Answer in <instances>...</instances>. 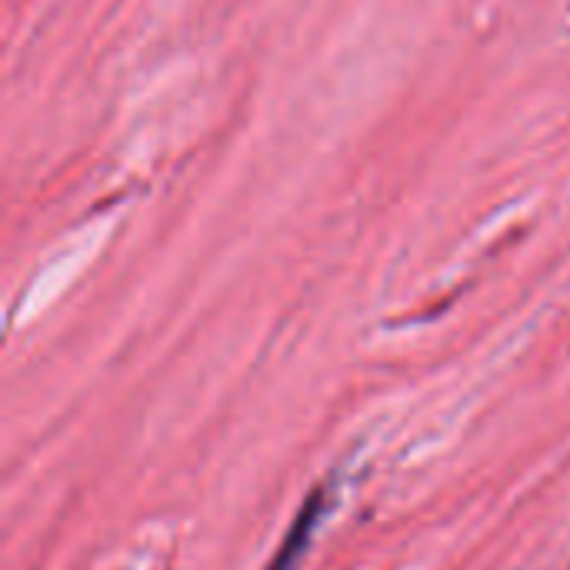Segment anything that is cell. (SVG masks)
I'll return each instance as SVG.
<instances>
[{
	"label": "cell",
	"mask_w": 570,
	"mask_h": 570,
	"mask_svg": "<svg viewBox=\"0 0 570 570\" xmlns=\"http://www.w3.org/2000/svg\"><path fill=\"white\" fill-rule=\"evenodd\" d=\"M327 508H331V484H317V488L307 494V501L301 504V511H297V518H294L287 538L281 541L277 554L271 558V564L264 570H294V564L304 558V551H307L314 531L321 528Z\"/></svg>",
	"instance_id": "1"
}]
</instances>
